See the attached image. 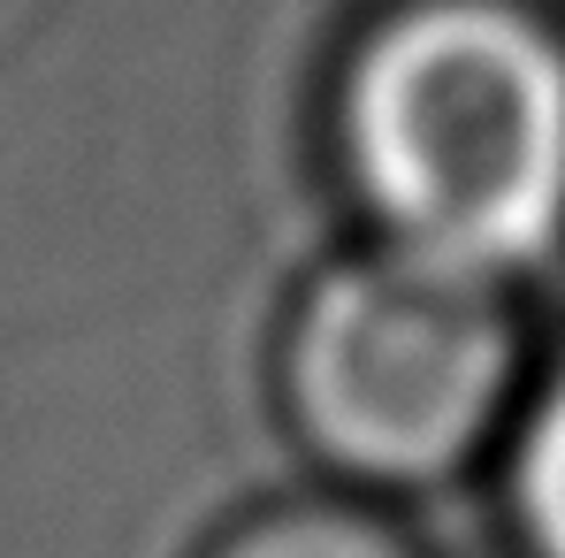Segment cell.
<instances>
[{
    "mask_svg": "<svg viewBox=\"0 0 565 558\" xmlns=\"http://www.w3.org/2000/svg\"><path fill=\"white\" fill-rule=\"evenodd\" d=\"M352 169L397 245L504 269L565 222V54L504 8L397 15L352 77Z\"/></svg>",
    "mask_w": 565,
    "mask_h": 558,
    "instance_id": "cell-1",
    "label": "cell"
},
{
    "mask_svg": "<svg viewBox=\"0 0 565 558\" xmlns=\"http://www.w3.org/2000/svg\"><path fill=\"white\" fill-rule=\"evenodd\" d=\"M512 375V322L489 269L397 245L352 261L298 322V413L344 466L436 474L489 429Z\"/></svg>",
    "mask_w": 565,
    "mask_h": 558,
    "instance_id": "cell-2",
    "label": "cell"
},
{
    "mask_svg": "<svg viewBox=\"0 0 565 558\" xmlns=\"http://www.w3.org/2000/svg\"><path fill=\"white\" fill-rule=\"evenodd\" d=\"M222 558H405L382 528L337 520V513H298V520H268L245 544H230Z\"/></svg>",
    "mask_w": 565,
    "mask_h": 558,
    "instance_id": "cell-3",
    "label": "cell"
},
{
    "mask_svg": "<svg viewBox=\"0 0 565 558\" xmlns=\"http://www.w3.org/2000/svg\"><path fill=\"white\" fill-rule=\"evenodd\" d=\"M520 497H527V528L543 558H565V390L551 398L535 444H527V466H520Z\"/></svg>",
    "mask_w": 565,
    "mask_h": 558,
    "instance_id": "cell-4",
    "label": "cell"
}]
</instances>
